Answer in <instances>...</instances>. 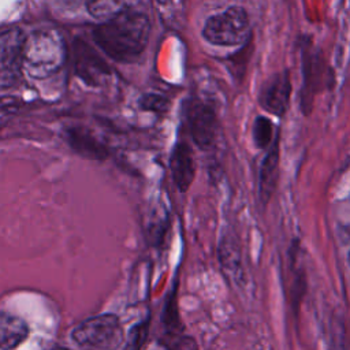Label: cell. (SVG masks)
Instances as JSON below:
<instances>
[{"label": "cell", "mask_w": 350, "mask_h": 350, "mask_svg": "<svg viewBox=\"0 0 350 350\" xmlns=\"http://www.w3.org/2000/svg\"><path fill=\"white\" fill-rule=\"evenodd\" d=\"M279 170V144L275 138L273 144L269 146L260 170V197L261 201L267 202L275 189L276 178Z\"/></svg>", "instance_id": "12"}, {"label": "cell", "mask_w": 350, "mask_h": 350, "mask_svg": "<svg viewBox=\"0 0 350 350\" xmlns=\"http://www.w3.org/2000/svg\"><path fill=\"white\" fill-rule=\"evenodd\" d=\"M141 107L149 111H163L167 107V100L160 94H145L141 101Z\"/></svg>", "instance_id": "15"}, {"label": "cell", "mask_w": 350, "mask_h": 350, "mask_svg": "<svg viewBox=\"0 0 350 350\" xmlns=\"http://www.w3.org/2000/svg\"><path fill=\"white\" fill-rule=\"evenodd\" d=\"M123 336L118 316L109 313L86 319L72 331V339L86 350H116Z\"/></svg>", "instance_id": "4"}, {"label": "cell", "mask_w": 350, "mask_h": 350, "mask_svg": "<svg viewBox=\"0 0 350 350\" xmlns=\"http://www.w3.org/2000/svg\"><path fill=\"white\" fill-rule=\"evenodd\" d=\"M290 96L291 81L288 72L280 71L264 82L258 94V103L267 112L282 116L288 107Z\"/></svg>", "instance_id": "8"}, {"label": "cell", "mask_w": 350, "mask_h": 350, "mask_svg": "<svg viewBox=\"0 0 350 350\" xmlns=\"http://www.w3.org/2000/svg\"><path fill=\"white\" fill-rule=\"evenodd\" d=\"M150 25L148 18L137 11H126L109 21L101 22L93 30L97 46L116 62H133L145 49Z\"/></svg>", "instance_id": "1"}, {"label": "cell", "mask_w": 350, "mask_h": 350, "mask_svg": "<svg viewBox=\"0 0 350 350\" xmlns=\"http://www.w3.org/2000/svg\"><path fill=\"white\" fill-rule=\"evenodd\" d=\"M204 38L220 46H237L247 41L250 22L242 7H230L206 19L202 29Z\"/></svg>", "instance_id": "3"}, {"label": "cell", "mask_w": 350, "mask_h": 350, "mask_svg": "<svg viewBox=\"0 0 350 350\" xmlns=\"http://www.w3.org/2000/svg\"><path fill=\"white\" fill-rule=\"evenodd\" d=\"M67 141L70 146L81 156L97 160L107 157V148L97 138H94V135L83 129H70L67 131Z\"/></svg>", "instance_id": "11"}, {"label": "cell", "mask_w": 350, "mask_h": 350, "mask_svg": "<svg viewBox=\"0 0 350 350\" xmlns=\"http://www.w3.org/2000/svg\"><path fill=\"white\" fill-rule=\"evenodd\" d=\"M67 60L63 36L55 29H40L26 37L23 48V71L36 79L56 74Z\"/></svg>", "instance_id": "2"}, {"label": "cell", "mask_w": 350, "mask_h": 350, "mask_svg": "<svg viewBox=\"0 0 350 350\" xmlns=\"http://www.w3.org/2000/svg\"><path fill=\"white\" fill-rule=\"evenodd\" d=\"M170 167L176 187L180 191H186L190 187L196 172L193 153L187 144L182 142L175 146L171 156Z\"/></svg>", "instance_id": "9"}, {"label": "cell", "mask_w": 350, "mask_h": 350, "mask_svg": "<svg viewBox=\"0 0 350 350\" xmlns=\"http://www.w3.org/2000/svg\"><path fill=\"white\" fill-rule=\"evenodd\" d=\"M187 122L196 145L201 149L212 148L219 130L213 108L201 100H193L187 108Z\"/></svg>", "instance_id": "6"}, {"label": "cell", "mask_w": 350, "mask_h": 350, "mask_svg": "<svg viewBox=\"0 0 350 350\" xmlns=\"http://www.w3.org/2000/svg\"><path fill=\"white\" fill-rule=\"evenodd\" d=\"M253 142L258 149H267L273 141V123L267 116H257L253 123Z\"/></svg>", "instance_id": "14"}, {"label": "cell", "mask_w": 350, "mask_h": 350, "mask_svg": "<svg viewBox=\"0 0 350 350\" xmlns=\"http://www.w3.org/2000/svg\"><path fill=\"white\" fill-rule=\"evenodd\" d=\"M133 0H86L89 14L103 22L109 21L126 11Z\"/></svg>", "instance_id": "13"}, {"label": "cell", "mask_w": 350, "mask_h": 350, "mask_svg": "<svg viewBox=\"0 0 350 350\" xmlns=\"http://www.w3.org/2000/svg\"><path fill=\"white\" fill-rule=\"evenodd\" d=\"M171 350H198L193 338L180 336L171 347Z\"/></svg>", "instance_id": "16"}, {"label": "cell", "mask_w": 350, "mask_h": 350, "mask_svg": "<svg viewBox=\"0 0 350 350\" xmlns=\"http://www.w3.org/2000/svg\"><path fill=\"white\" fill-rule=\"evenodd\" d=\"M349 264H350V253H349Z\"/></svg>", "instance_id": "17"}, {"label": "cell", "mask_w": 350, "mask_h": 350, "mask_svg": "<svg viewBox=\"0 0 350 350\" xmlns=\"http://www.w3.org/2000/svg\"><path fill=\"white\" fill-rule=\"evenodd\" d=\"M72 64L75 74L88 85H103L111 74L108 64L85 41L75 40L72 44Z\"/></svg>", "instance_id": "7"}, {"label": "cell", "mask_w": 350, "mask_h": 350, "mask_svg": "<svg viewBox=\"0 0 350 350\" xmlns=\"http://www.w3.org/2000/svg\"><path fill=\"white\" fill-rule=\"evenodd\" d=\"M26 34L14 27L0 33V89L15 86L23 71V48Z\"/></svg>", "instance_id": "5"}, {"label": "cell", "mask_w": 350, "mask_h": 350, "mask_svg": "<svg viewBox=\"0 0 350 350\" xmlns=\"http://www.w3.org/2000/svg\"><path fill=\"white\" fill-rule=\"evenodd\" d=\"M29 335L27 324L18 316L0 312V349L12 350Z\"/></svg>", "instance_id": "10"}]
</instances>
